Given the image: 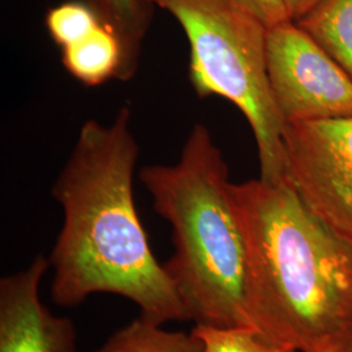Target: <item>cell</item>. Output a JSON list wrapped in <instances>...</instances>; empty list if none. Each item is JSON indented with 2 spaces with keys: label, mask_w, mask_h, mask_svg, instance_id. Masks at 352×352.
Segmentation results:
<instances>
[{
  "label": "cell",
  "mask_w": 352,
  "mask_h": 352,
  "mask_svg": "<svg viewBox=\"0 0 352 352\" xmlns=\"http://www.w3.org/2000/svg\"><path fill=\"white\" fill-rule=\"evenodd\" d=\"M247 243L256 331L314 352L352 330V244L327 227L287 179L230 186Z\"/></svg>",
  "instance_id": "2"
},
{
  "label": "cell",
  "mask_w": 352,
  "mask_h": 352,
  "mask_svg": "<svg viewBox=\"0 0 352 352\" xmlns=\"http://www.w3.org/2000/svg\"><path fill=\"white\" fill-rule=\"evenodd\" d=\"M140 180L173 228L175 252L164 270L188 320L256 331L247 243L228 167L209 129L196 124L175 164L146 166Z\"/></svg>",
  "instance_id": "3"
},
{
  "label": "cell",
  "mask_w": 352,
  "mask_h": 352,
  "mask_svg": "<svg viewBox=\"0 0 352 352\" xmlns=\"http://www.w3.org/2000/svg\"><path fill=\"white\" fill-rule=\"evenodd\" d=\"M286 179L314 213L352 244V116L287 123Z\"/></svg>",
  "instance_id": "6"
},
{
  "label": "cell",
  "mask_w": 352,
  "mask_h": 352,
  "mask_svg": "<svg viewBox=\"0 0 352 352\" xmlns=\"http://www.w3.org/2000/svg\"><path fill=\"white\" fill-rule=\"evenodd\" d=\"M314 352H352V330L327 340Z\"/></svg>",
  "instance_id": "15"
},
{
  "label": "cell",
  "mask_w": 352,
  "mask_h": 352,
  "mask_svg": "<svg viewBox=\"0 0 352 352\" xmlns=\"http://www.w3.org/2000/svg\"><path fill=\"white\" fill-rule=\"evenodd\" d=\"M320 0H285L286 10L292 21H298L305 13L309 12Z\"/></svg>",
  "instance_id": "16"
},
{
  "label": "cell",
  "mask_w": 352,
  "mask_h": 352,
  "mask_svg": "<svg viewBox=\"0 0 352 352\" xmlns=\"http://www.w3.org/2000/svg\"><path fill=\"white\" fill-rule=\"evenodd\" d=\"M111 29L123 46V68L120 81L131 80L139 67L142 41L151 23L153 4L148 0H87Z\"/></svg>",
  "instance_id": "9"
},
{
  "label": "cell",
  "mask_w": 352,
  "mask_h": 352,
  "mask_svg": "<svg viewBox=\"0 0 352 352\" xmlns=\"http://www.w3.org/2000/svg\"><path fill=\"white\" fill-rule=\"evenodd\" d=\"M138 157L129 107H122L110 126L88 120L81 126L51 192L64 213L49 258L52 302L76 307L94 294H113L157 324L188 321L136 210Z\"/></svg>",
  "instance_id": "1"
},
{
  "label": "cell",
  "mask_w": 352,
  "mask_h": 352,
  "mask_svg": "<svg viewBox=\"0 0 352 352\" xmlns=\"http://www.w3.org/2000/svg\"><path fill=\"white\" fill-rule=\"evenodd\" d=\"M266 72L285 123L352 116V80L295 21L267 28Z\"/></svg>",
  "instance_id": "5"
},
{
  "label": "cell",
  "mask_w": 352,
  "mask_h": 352,
  "mask_svg": "<svg viewBox=\"0 0 352 352\" xmlns=\"http://www.w3.org/2000/svg\"><path fill=\"white\" fill-rule=\"evenodd\" d=\"M49 258L38 254L25 269L0 280V352H75L77 333L52 315L39 296Z\"/></svg>",
  "instance_id": "7"
},
{
  "label": "cell",
  "mask_w": 352,
  "mask_h": 352,
  "mask_svg": "<svg viewBox=\"0 0 352 352\" xmlns=\"http://www.w3.org/2000/svg\"><path fill=\"white\" fill-rule=\"evenodd\" d=\"M352 80V0H320L295 21Z\"/></svg>",
  "instance_id": "10"
},
{
  "label": "cell",
  "mask_w": 352,
  "mask_h": 352,
  "mask_svg": "<svg viewBox=\"0 0 352 352\" xmlns=\"http://www.w3.org/2000/svg\"><path fill=\"white\" fill-rule=\"evenodd\" d=\"M174 16L190 50L189 77L200 98L222 97L248 120L260 177L286 179L283 132L266 72L267 26L238 0H148Z\"/></svg>",
  "instance_id": "4"
},
{
  "label": "cell",
  "mask_w": 352,
  "mask_h": 352,
  "mask_svg": "<svg viewBox=\"0 0 352 352\" xmlns=\"http://www.w3.org/2000/svg\"><path fill=\"white\" fill-rule=\"evenodd\" d=\"M243 7L260 19L267 28L292 21L285 0H238Z\"/></svg>",
  "instance_id": "14"
},
{
  "label": "cell",
  "mask_w": 352,
  "mask_h": 352,
  "mask_svg": "<svg viewBox=\"0 0 352 352\" xmlns=\"http://www.w3.org/2000/svg\"><path fill=\"white\" fill-rule=\"evenodd\" d=\"M97 352H204V344L193 331H168L141 316L115 331Z\"/></svg>",
  "instance_id": "11"
},
{
  "label": "cell",
  "mask_w": 352,
  "mask_h": 352,
  "mask_svg": "<svg viewBox=\"0 0 352 352\" xmlns=\"http://www.w3.org/2000/svg\"><path fill=\"white\" fill-rule=\"evenodd\" d=\"M123 59L119 38L103 24L88 37L62 50L65 69L87 87H98L111 78L120 80Z\"/></svg>",
  "instance_id": "8"
},
{
  "label": "cell",
  "mask_w": 352,
  "mask_h": 352,
  "mask_svg": "<svg viewBox=\"0 0 352 352\" xmlns=\"http://www.w3.org/2000/svg\"><path fill=\"white\" fill-rule=\"evenodd\" d=\"M101 24L93 7L81 0L62 3L46 14L47 32L62 50L88 37Z\"/></svg>",
  "instance_id": "12"
},
{
  "label": "cell",
  "mask_w": 352,
  "mask_h": 352,
  "mask_svg": "<svg viewBox=\"0 0 352 352\" xmlns=\"http://www.w3.org/2000/svg\"><path fill=\"white\" fill-rule=\"evenodd\" d=\"M204 344V352H299L263 338L248 327L196 325L192 330Z\"/></svg>",
  "instance_id": "13"
}]
</instances>
